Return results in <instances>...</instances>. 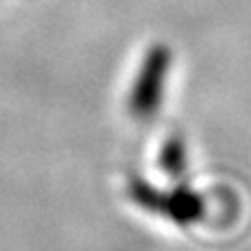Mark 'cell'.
Masks as SVG:
<instances>
[{
  "instance_id": "obj_1",
  "label": "cell",
  "mask_w": 251,
  "mask_h": 251,
  "mask_svg": "<svg viewBox=\"0 0 251 251\" xmlns=\"http://www.w3.org/2000/svg\"><path fill=\"white\" fill-rule=\"evenodd\" d=\"M172 68V51L165 45H153L147 49L137 77L133 81V89L128 93V112L137 121L151 119L163 102L165 93V79Z\"/></svg>"
},
{
  "instance_id": "obj_2",
  "label": "cell",
  "mask_w": 251,
  "mask_h": 251,
  "mask_svg": "<svg viewBox=\"0 0 251 251\" xmlns=\"http://www.w3.org/2000/svg\"><path fill=\"white\" fill-rule=\"evenodd\" d=\"M158 214L168 216L177 226H191L205 216V202L188 186H177L168 193H163Z\"/></svg>"
},
{
  "instance_id": "obj_3",
  "label": "cell",
  "mask_w": 251,
  "mask_h": 251,
  "mask_svg": "<svg viewBox=\"0 0 251 251\" xmlns=\"http://www.w3.org/2000/svg\"><path fill=\"white\" fill-rule=\"evenodd\" d=\"M158 165L163 172H168L170 177H181L186 170V144L179 135H170L161 147L158 153Z\"/></svg>"
},
{
  "instance_id": "obj_4",
  "label": "cell",
  "mask_w": 251,
  "mask_h": 251,
  "mask_svg": "<svg viewBox=\"0 0 251 251\" xmlns=\"http://www.w3.org/2000/svg\"><path fill=\"white\" fill-rule=\"evenodd\" d=\"M128 198H130L137 207L147 209V212H158L163 191H158L156 186H151L149 181L140 179V177H133L130 184H128Z\"/></svg>"
}]
</instances>
